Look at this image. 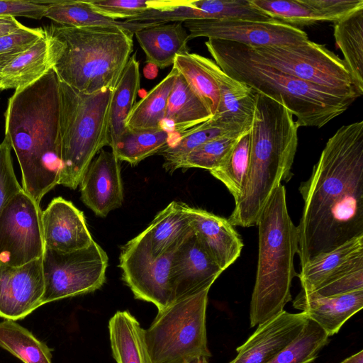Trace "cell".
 <instances>
[{
  "mask_svg": "<svg viewBox=\"0 0 363 363\" xmlns=\"http://www.w3.org/2000/svg\"><path fill=\"white\" fill-rule=\"evenodd\" d=\"M297 228L302 267L363 235V121L340 127L327 141L308 179Z\"/></svg>",
  "mask_w": 363,
  "mask_h": 363,
  "instance_id": "obj_1",
  "label": "cell"
},
{
  "mask_svg": "<svg viewBox=\"0 0 363 363\" xmlns=\"http://www.w3.org/2000/svg\"><path fill=\"white\" fill-rule=\"evenodd\" d=\"M59 79L51 69L16 89L4 113L5 135L18 160L23 191L38 205L61 172Z\"/></svg>",
  "mask_w": 363,
  "mask_h": 363,
  "instance_id": "obj_2",
  "label": "cell"
},
{
  "mask_svg": "<svg viewBox=\"0 0 363 363\" xmlns=\"http://www.w3.org/2000/svg\"><path fill=\"white\" fill-rule=\"evenodd\" d=\"M298 128L280 102L258 94L250 133L249 166L241 196L228 218L234 226L257 225L274 189L291 179Z\"/></svg>",
  "mask_w": 363,
  "mask_h": 363,
  "instance_id": "obj_3",
  "label": "cell"
},
{
  "mask_svg": "<svg viewBox=\"0 0 363 363\" xmlns=\"http://www.w3.org/2000/svg\"><path fill=\"white\" fill-rule=\"evenodd\" d=\"M52 69L60 81L84 94L113 91L133 52V33L118 26L45 28Z\"/></svg>",
  "mask_w": 363,
  "mask_h": 363,
  "instance_id": "obj_4",
  "label": "cell"
},
{
  "mask_svg": "<svg viewBox=\"0 0 363 363\" xmlns=\"http://www.w3.org/2000/svg\"><path fill=\"white\" fill-rule=\"evenodd\" d=\"M205 45L225 73L257 93L284 104L296 117L298 128H321L345 112L355 100L269 66L252 57L242 44L208 39Z\"/></svg>",
  "mask_w": 363,
  "mask_h": 363,
  "instance_id": "obj_5",
  "label": "cell"
},
{
  "mask_svg": "<svg viewBox=\"0 0 363 363\" xmlns=\"http://www.w3.org/2000/svg\"><path fill=\"white\" fill-rule=\"evenodd\" d=\"M257 225L258 262L250 304L252 328L280 313L291 300V282L296 276L294 258L298 250V233L288 212L283 184L269 198Z\"/></svg>",
  "mask_w": 363,
  "mask_h": 363,
  "instance_id": "obj_6",
  "label": "cell"
},
{
  "mask_svg": "<svg viewBox=\"0 0 363 363\" xmlns=\"http://www.w3.org/2000/svg\"><path fill=\"white\" fill-rule=\"evenodd\" d=\"M111 95L110 89L84 94L59 80V184L75 189L96 155L109 146Z\"/></svg>",
  "mask_w": 363,
  "mask_h": 363,
  "instance_id": "obj_7",
  "label": "cell"
},
{
  "mask_svg": "<svg viewBox=\"0 0 363 363\" xmlns=\"http://www.w3.org/2000/svg\"><path fill=\"white\" fill-rule=\"evenodd\" d=\"M209 289L176 300L158 311L145 330L154 363H183L193 358L211 356L206 326Z\"/></svg>",
  "mask_w": 363,
  "mask_h": 363,
  "instance_id": "obj_8",
  "label": "cell"
},
{
  "mask_svg": "<svg viewBox=\"0 0 363 363\" xmlns=\"http://www.w3.org/2000/svg\"><path fill=\"white\" fill-rule=\"evenodd\" d=\"M243 46L252 57L282 72L340 96H360L343 60L323 45L308 40L294 45Z\"/></svg>",
  "mask_w": 363,
  "mask_h": 363,
  "instance_id": "obj_9",
  "label": "cell"
},
{
  "mask_svg": "<svg viewBox=\"0 0 363 363\" xmlns=\"http://www.w3.org/2000/svg\"><path fill=\"white\" fill-rule=\"evenodd\" d=\"M42 261L43 305L93 292L106 281L108 257L95 241L86 248L70 252L45 249Z\"/></svg>",
  "mask_w": 363,
  "mask_h": 363,
  "instance_id": "obj_10",
  "label": "cell"
},
{
  "mask_svg": "<svg viewBox=\"0 0 363 363\" xmlns=\"http://www.w3.org/2000/svg\"><path fill=\"white\" fill-rule=\"evenodd\" d=\"M42 210L23 190L0 212V264L23 265L45 251Z\"/></svg>",
  "mask_w": 363,
  "mask_h": 363,
  "instance_id": "obj_11",
  "label": "cell"
},
{
  "mask_svg": "<svg viewBox=\"0 0 363 363\" xmlns=\"http://www.w3.org/2000/svg\"><path fill=\"white\" fill-rule=\"evenodd\" d=\"M173 252L154 257L137 235L122 247L119 256L123 280L135 298L153 303L158 311L173 302Z\"/></svg>",
  "mask_w": 363,
  "mask_h": 363,
  "instance_id": "obj_12",
  "label": "cell"
},
{
  "mask_svg": "<svg viewBox=\"0 0 363 363\" xmlns=\"http://www.w3.org/2000/svg\"><path fill=\"white\" fill-rule=\"evenodd\" d=\"M183 24L189 31L190 40L206 37L254 48L294 45L308 40L303 30L274 19H200L186 21Z\"/></svg>",
  "mask_w": 363,
  "mask_h": 363,
  "instance_id": "obj_13",
  "label": "cell"
},
{
  "mask_svg": "<svg viewBox=\"0 0 363 363\" xmlns=\"http://www.w3.org/2000/svg\"><path fill=\"white\" fill-rule=\"evenodd\" d=\"M44 291L42 257L18 267L0 264V317L24 318L43 305Z\"/></svg>",
  "mask_w": 363,
  "mask_h": 363,
  "instance_id": "obj_14",
  "label": "cell"
},
{
  "mask_svg": "<svg viewBox=\"0 0 363 363\" xmlns=\"http://www.w3.org/2000/svg\"><path fill=\"white\" fill-rule=\"evenodd\" d=\"M195 58L215 79L220 101L211 118L231 134L240 135L251 129L257 94L247 84L225 73L211 59L194 53Z\"/></svg>",
  "mask_w": 363,
  "mask_h": 363,
  "instance_id": "obj_15",
  "label": "cell"
},
{
  "mask_svg": "<svg viewBox=\"0 0 363 363\" xmlns=\"http://www.w3.org/2000/svg\"><path fill=\"white\" fill-rule=\"evenodd\" d=\"M223 272L193 230L173 252L171 270L173 302L210 289Z\"/></svg>",
  "mask_w": 363,
  "mask_h": 363,
  "instance_id": "obj_16",
  "label": "cell"
},
{
  "mask_svg": "<svg viewBox=\"0 0 363 363\" xmlns=\"http://www.w3.org/2000/svg\"><path fill=\"white\" fill-rule=\"evenodd\" d=\"M81 199L96 216L106 217L121 206L123 188L120 161L111 151L101 150L79 184Z\"/></svg>",
  "mask_w": 363,
  "mask_h": 363,
  "instance_id": "obj_17",
  "label": "cell"
},
{
  "mask_svg": "<svg viewBox=\"0 0 363 363\" xmlns=\"http://www.w3.org/2000/svg\"><path fill=\"white\" fill-rule=\"evenodd\" d=\"M308 318L303 311H281L258 325L248 339L237 347V355L229 363H266L299 334Z\"/></svg>",
  "mask_w": 363,
  "mask_h": 363,
  "instance_id": "obj_18",
  "label": "cell"
},
{
  "mask_svg": "<svg viewBox=\"0 0 363 363\" xmlns=\"http://www.w3.org/2000/svg\"><path fill=\"white\" fill-rule=\"evenodd\" d=\"M41 223L45 249L70 252L94 241L83 212L62 197L53 199L42 211Z\"/></svg>",
  "mask_w": 363,
  "mask_h": 363,
  "instance_id": "obj_19",
  "label": "cell"
},
{
  "mask_svg": "<svg viewBox=\"0 0 363 363\" xmlns=\"http://www.w3.org/2000/svg\"><path fill=\"white\" fill-rule=\"evenodd\" d=\"M191 224L199 242L223 271L240 257L243 242L228 219L189 207Z\"/></svg>",
  "mask_w": 363,
  "mask_h": 363,
  "instance_id": "obj_20",
  "label": "cell"
},
{
  "mask_svg": "<svg viewBox=\"0 0 363 363\" xmlns=\"http://www.w3.org/2000/svg\"><path fill=\"white\" fill-rule=\"evenodd\" d=\"M293 307L305 312L330 337L337 333L346 321L362 308L363 290L320 297L301 289L293 301Z\"/></svg>",
  "mask_w": 363,
  "mask_h": 363,
  "instance_id": "obj_21",
  "label": "cell"
},
{
  "mask_svg": "<svg viewBox=\"0 0 363 363\" xmlns=\"http://www.w3.org/2000/svg\"><path fill=\"white\" fill-rule=\"evenodd\" d=\"M189 207L172 201L138 235L154 257L174 252L193 232Z\"/></svg>",
  "mask_w": 363,
  "mask_h": 363,
  "instance_id": "obj_22",
  "label": "cell"
},
{
  "mask_svg": "<svg viewBox=\"0 0 363 363\" xmlns=\"http://www.w3.org/2000/svg\"><path fill=\"white\" fill-rule=\"evenodd\" d=\"M135 38L146 61L160 68L174 64L175 57L189 52V33L183 23H162L138 29Z\"/></svg>",
  "mask_w": 363,
  "mask_h": 363,
  "instance_id": "obj_23",
  "label": "cell"
},
{
  "mask_svg": "<svg viewBox=\"0 0 363 363\" xmlns=\"http://www.w3.org/2000/svg\"><path fill=\"white\" fill-rule=\"evenodd\" d=\"M211 117L206 104L177 72L168 98L162 128L167 124L166 129L174 133L178 138Z\"/></svg>",
  "mask_w": 363,
  "mask_h": 363,
  "instance_id": "obj_24",
  "label": "cell"
},
{
  "mask_svg": "<svg viewBox=\"0 0 363 363\" xmlns=\"http://www.w3.org/2000/svg\"><path fill=\"white\" fill-rule=\"evenodd\" d=\"M109 338L116 363H154L145 330L128 311H117L109 320Z\"/></svg>",
  "mask_w": 363,
  "mask_h": 363,
  "instance_id": "obj_25",
  "label": "cell"
},
{
  "mask_svg": "<svg viewBox=\"0 0 363 363\" xmlns=\"http://www.w3.org/2000/svg\"><path fill=\"white\" fill-rule=\"evenodd\" d=\"M52 67L46 31L43 38L0 68V91L26 87L40 79Z\"/></svg>",
  "mask_w": 363,
  "mask_h": 363,
  "instance_id": "obj_26",
  "label": "cell"
},
{
  "mask_svg": "<svg viewBox=\"0 0 363 363\" xmlns=\"http://www.w3.org/2000/svg\"><path fill=\"white\" fill-rule=\"evenodd\" d=\"M363 257V235L355 237L335 249L320 254L301 267L296 274L302 289L311 291Z\"/></svg>",
  "mask_w": 363,
  "mask_h": 363,
  "instance_id": "obj_27",
  "label": "cell"
},
{
  "mask_svg": "<svg viewBox=\"0 0 363 363\" xmlns=\"http://www.w3.org/2000/svg\"><path fill=\"white\" fill-rule=\"evenodd\" d=\"M140 65L136 55L130 56L112 91L108 117L109 146L111 150L125 130V121L135 104L140 89Z\"/></svg>",
  "mask_w": 363,
  "mask_h": 363,
  "instance_id": "obj_28",
  "label": "cell"
},
{
  "mask_svg": "<svg viewBox=\"0 0 363 363\" xmlns=\"http://www.w3.org/2000/svg\"><path fill=\"white\" fill-rule=\"evenodd\" d=\"M334 37L361 96L363 94V8L335 22Z\"/></svg>",
  "mask_w": 363,
  "mask_h": 363,
  "instance_id": "obj_29",
  "label": "cell"
},
{
  "mask_svg": "<svg viewBox=\"0 0 363 363\" xmlns=\"http://www.w3.org/2000/svg\"><path fill=\"white\" fill-rule=\"evenodd\" d=\"M177 74V69L172 67L160 83L134 105L126 119L125 128L147 130L162 128L168 98Z\"/></svg>",
  "mask_w": 363,
  "mask_h": 363,
  "instance_id": "obj_30",
  "label": "cell"
},
{
  "mask_svg": "<svg viewBox=\"0 0 363 363\" xmlns=\"http://www.w3.org/2000/svg\"><path fill=\"white\" fill-rule=\"evenodd\" d=\"M176 135L166 128L130 130L125 128L112 149L119 161L136 165L172 142Z\"/></svg>",
  "mask_w": 363,
  "mask_h": 363,
  "instance_id": "obj_31",
  "label": "cell"
},
{
  "mask_svg": "<svg viewBox=\"0 0 363 363\" xmlns=\"http://www.w3.org/2000/svg\"><path fill=\"white\" fill-rule=\"evenodd\" d=\"M0 347L23 363H52L47 345L13 320L0 322Z\"/></svg>",
  "mask_w": 363,
  "mask_h": 363,
  "instance_id": "obj_32",
  "label": "cell"
},
{
  "mask_svg": "<svg viewBox=\"0 0 363 363\" xmlns=\"http://www.w3.org/2000/svg\"><path fill=\"white\" fill-rule=\"evenodd\" d=\"M49 19L72 27L118 26L127 29L123 21H114L94 11L86 1L54 0L46 8L45 16Z\"/></svg>",
  "mask_w": 363,
  "mask_h": 363,
  "instance_id": "obj_33",
  "label": "cell"
},
{
  "mask_svg": "<svg viewBox=\"0 0 363 363\" xmlns=\"http://www.w3.org/2000/svg\"><path fill=\"white\" fill-rule=\"evenodd\" d=\"M329 342L325 331L308 318L299 334L266 363H311Z\"/></svg>",
  "mask_w": 363,
  "mask_h": 363,
  "instance_id": "obj_34",
  "label": "cell"
},
{
  "mask_svg": "<svg viewBox=\"0 0 363 363\" xmlns=\"http://www.w3.org/2000/svg\"><path fill=\"white\" fill-rule=\"evenodd\" d=\"M224 135L234 134H231L223 128L211 118L191 128L158 152L164 160V168L167 172H174L175 165L193 150L211 140Z\"/></svg>",
  "mask_w": 363,
  "mask_h": 363,
  "instance_id": "obj_35",
  "label": "cell"
},
{
  "mask_svg": "<svg viewBox=\"0 0 363 363\" xmlns=\"http://www.w3.org/2000/svg\"><path fill=\"white\" fill-rule=\"evenodd\" d=\"M250 150V131L242 134L223 163L210 173L220 181L233 196L235 201L241 196L247 177Z\"/></svg>",
  "mask_w": 363,
  "mask_h": 363,
  "instance_id": "obj_36",
  "label": "cell"
},
{
  "mask_svg": "<svg viewBox=\"0 0 363 363\" xmlns=\"http://www.w3.org/2000/svg\"><path fill=\"white\" fill-rule=\"evenodd\" d=\"M173 67L203 101L212 116H214L220 101L218 87L215 79L195 58L194 53L177 55Z\"/></svg>",
  "mask_w": 363,
  "mask_h": 363,
  "instance_id": "obj_37",
  "label": "cell"
},
{
  "mask_svg": "<svg viewBox=\"0 0 363 363\" xmlns=\"http://www.w3.org/2000/svg\"><path fill=\"white\" fill-rule=\"evenodd\" d=\"M265 15L296 27L322 22L320 16L305 0H250Z\"/></svg>",
  "mask_w": 363,
  "mask_h": 363,
  "instance_id": "obj_38",
  "label": "cell"
},
{
  "mask_svg": "<svg viewBox=\"0 0 363 363\" xmlns=\"http://www.w3.org/2000/svg\"><path fill=\"white\" fill-rule=\"evenodd\" d=\"M241 135H224L202 144L182 158L174 171L189 168L211 171L218 168Z\"/></svg>",
  "mask_w": 363,
  "mask_h": 363,
  "instance_id": "obj_39",
  "label": "cell"
},
{
  "mask_svg": "<svg viewBox=\"0 0 363 363\" xmlns=\"http://www.w3.org/2000/svg\"><path fill=\"white\" fill-rule=\"evenodd\" d=\"M99 14L118 21L140 15L149 10H161L178 5L181 0H91L86 1Z\"/></svg>",
  "mask_w": 363,
  "mask_h": 363,
  "instance_id": "obj_40",
  "label": "cell"
},
{
  "mask_svg": "<svg viewBox=\"0 0 363 363\" xmlns=\"http://www.w3.org/2000/svg\"><path fill=\"white\" fill-rule=\"evenodd\" d=\"M360 290H363V257L307 292L316 296L330 297Z\"/></svg>",
  "mask_w": 363,
  "mask_h": 363,
  "instance_id": "obj_41",
  "label": "cell"
},
{
  "mask_svg": "<svg viewBox=\"0 0 363 363\" xmlns=\"http://www.w3.org/2000/svg\"><path fill=\"white\" fill-rule=\"evenodd\" d=\"M42 28H21L0 36V68L23 53L45 35Z\"/></svg>",
  "mask_w": 363,
  "mask_h": 363,
  "instance_id": "obj_42",
  "label": "cell"
},
{
  "mask_svg": "<svg viewBox=\"0 0 363 363\" xmlns=\"http://www.w3.org/2000/svg\"><path fill=\"white\" fill-rule=\"evenodd\" d=\"M11 145L7 135L0 143V212L23 189L16 177L11 157Z\"/></svg>",
  "mask_w": 363,
  "mask_h": 363,
  "instance_id": "obj_43",
  "label": "cell"
},
{
  "mask_svg": "<svg viewBox=\"0 0 363 363\" xmlns=\"http://www.w3.org/2000/svg\"><path fill=\"white\" fill-rule=\"evenodd\" d=\"M322 22H336L363 8V0H305Z\"/></svg>",
  "mask_w": 363,
  "mask_h": 363,
  "instance_id": "obj_44",
  "label": "cell"
},
{
  "mask_svg": "<svg viewBox=\"0 0 363 363\" xmlns=\"http://www.w3.org/2000/svg\"><path fill=\"white\" fill-rule=\"evenodd\" d=\"M50 1L0 0V17H26L40 20Z\"/></svg>",
  "mask_w": 363,
  "mask_h": 363,
  "instance_id": "obj_45",
  "label": "cell"
},
{
  "mask_svg": "<svg viewBox=\"0 0 363 363\" xmlns=\"http://www.w3.org/2000/svg\"><path fill=\"white\" fill-rule=\"evenodd\" d=\"M23 25L13 17H0V36L13 32Z\"/></svg>",
  "mask_w": 363,
  "mask_h": 363,
  "instance_id": "obj_46",
  "label": "cell"
},
{
  "mask_svg": "<svg viewBox=\"0 0 363 363\" xmlns=\"http://www.w3.org/2000/svg\"><path fill=\"white\" fill-rule=\"evenodd\" d=\"M340 363H363V351L360 350Z\"/></svg>",
  "mask_w": 363,
  "mask_h": 363,
  "instance_id": "obj_47",
  "label": "cell"
},
{
  "mask_svg": "<svg viewBox=\"0 0 363 363\" xmlns=\"http://www.w3.org/2000/svg\"><path fill=\"white\" fill-rule=\"evenodd\" d=\"M183 363H208V361L206 357H199L186 360Z\"/></svg>",
  "mask_w": 363,
  "mask_h": 363,
  "instance_id": "obj_48",
  "label": "cell"
}]
</instances>
